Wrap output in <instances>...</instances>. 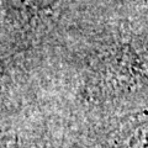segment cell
<instances>
[{
	"label": "cell",
	"mask_w": 148,
	"mask_h": 148,
	"mask_svg": "<svg viewBox=\"0 0 148 148\" xmlns=\"http://www.w3.org/2000/svg\"><path fill=\"white\" fill-rule=\"evenodd\" d=\"M63 133L67 148H148V104Z\"/></svg>",
	"instance_id": "cell-3"
},
{
	"label": "cell",
	"mask_w": 148,
	"mask_h": 148,
	"mask_svg": "<svg viewBox=\"0 0 148 148\" xmlns=\"http://www.w3.org/2000/svg\"><path fill=\"white\" fill-rule=\"evenodd\" d=\"M1 116L32 112L62 128L148 104V0H105L49 51Z\"/></svg>",
	"instance_id": "cell-1"
},
{
	"label": "cell",
	"mask_w": 148,
	"mask_h": 148,
	"mask_svg": "<svg viewBox=\"0 0 148 148\" xmlns=\"http://www.w3.org/2000/svg\"><path fill=\"white\" fill-rule=\"evenodd\" d=\"M104 0H0V101L18 94L59 40Z\"/></svg>",
	"instance_id": "cell-2"
}]
</instances>
